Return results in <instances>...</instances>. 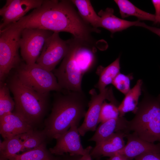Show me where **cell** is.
I'll list each match as a JSON object with an SVG mask.
<instances>
[{
  "mask_svg": "<svg viewBox=\"0 0 160 160\" xmlns=\"http://www.w3.org/2000/svg\"><path fill=\"white\" fill-rule=\"evenodd\" d=\"M71 1L44 0L41 6L16 23L5 28H38L71 34L73 37L89 43L92 33L98 32L81 18Z\"/></svg>",
  "mask_w": 160,
  "mask_h": 160,
  "instance_id": "obj_1",
  "label": "cell"
},
{
  "mask_svg": "<svg viewBox=\"0 0 160 160\" xmlns=\"http://www.w3.org/2000/svg\"><path fill=\"white\" fill-rule=\"evenodd\" d=\"M51 112L45 120L44 129L47 140L56 139L71 125H78L84 117L88 101L83 91L65 89L54 94Z\"/></svg>",
  "mask_w": 160,
  "mask_h": 160,
  "instance_id": "obj_2",
  "label": "cell"
},
{
  "mask_svg": "<svg viewBox=\"0 0 160 160\" xmlns=\"http://www.w3.org/2000/svg\"><path fill=\"white\" fill-rule=\"evenodd\" d=\"M6 81L13 96L15 107L13 112L33 128L41 123L49 110L50 92L40 93L27 87L19 80L14 70Z\"/></svg>",
  "mask_w": 160,
  "mask_h": 160,
  "instance_id": "obj_3",
  "label": "cell"
},
{
  "mask_svg": "<svg viewBox=\"0 0 160 160\" xmlns=\"http://www.w3.org/2000/svg\"><path fill=\"white\" fill-rule=\"evenodd\" d=\"M143 92L134 117L128 121V130L147 142L160 143V101L144 89Z\"/></svg>",
  "mask_w": 160,
  "mask_h": 160,
  "instance_id": "obj_4",
  "label": "cell"
},
{
  "mask_svg": "<svg viewBox=\"0 0 160 160\" xmlns=\"http://www.w3.org/2000/svg\"><path fill=\"white\" fill-rule=\"evenodd\" d=\"M13 70L23 84L39 93L60 92L63 89L53 73L36 63L27 64L23 60Z\"/></svg>",
  "mask_w": 160,
  "mask_h": 160,
  "instance_id": "obj_5",
  "label": "cell"
},
{
  "mask_svg": "<svg viewBox=\"0 0 160 160\" xmlns=\"http://www.w3.org/2000/svg\"><path fill=\"white\" fill-rule=\"evenodd\" d=\"M22 29L9 28L0 30V82H4L12 71L23 61L19 53Z\"/></svg>",
  "mask_w": 160,
  "mask_h": 160,
  "instance_id": "obj_6",
  "label": "cell"
},
{
  "mask_svg": "<svg viewBox=\"0 0 160 160\" xmlns=\"http://www.w3.org/2000/svg\"><path fill=\"white\" fill-rule=\"evenodd\" d=\"M69 48L66 55L58 68L52 72L58 82L63 89L82 92L81 83L83 74L79 68L75 58L76 39H69Z\"/></svg>",
  "mask_w": 160,
  "mask_h": 160,
  "instance_id": "obj_7",
  "label": "cell"
},
{
  "mask_svg": "<svg viewBox=\"0 0 160 160\" xmlns=\"http://www.w3.org/2000/svg\"><path fill=\"white\" fill-rule=\"evenodd\" d=\"M53 33L50 31L38 28L23 29L20 46L22 59L26 64L36 63L46 41Z\"/></svg>",
  "mask_w": 160,
  "mask_h": 160,
  "instance_id": "obj_8",
  "label": "cell"
},
{
  "mask_svg": "<svg viewBox=\"0 0 160 160\" xmlns=\"http://www.w3.org/2000/svg\"><path fill=\"white\" fill-rule=\"evenodd\" d=\"M89 93L91 95V98L88 103V108L84 116L83 123L78 128L79 132L81 136H84L89 131L96 130L99 123L101 106L105 100L117 106L119 105L114 96L111 87L106 88L99 94L97 93L95 89H92Z\"/></svg>",
  "mask_w": 160,
  "mask_h": 160,
  "instance_id": "obj_9",
  "label": "cell"
},
{
  "mask_svg": "<svg viewBox=\"0 0 160 160\" xmlns=\"http://www.w3.org/2000/svg\"><path fill=\"white\" fill-rule=\"evenodd\" d=\"M69 46V39L63 40L60 37L59 33L54 32L46 41L36 63L52 71L66 55Z\"/></svg>",
  "mask_w": 160,
  "mask_h": 160,
  "instance_id": "obj_10",
  "label": "cell"
},
{
  "mask_svg": "<svg viewBox=\"0 0 160 160\" xmlns=\"http://www.w3.org/2000/svg\"><path fill=\"white\" fill-rule=\"evenodd\" d=\"M43 0H6L4 5L0 9V15L2 17L0 30L18 21L30 10L41 6Z\"/></svg>",
  "mask_w": 160,
  "mask_h": 160,
  "instance_id": "obj_11",
  "label": "cell"
},
{
  "mask_svg": "<svg viewBox=\"0 0 160 160\" xmlns=\"http://www.w3.org/2000/svg\"><path fill=\"white\" fill-rule=\"evenodd\" d=\"M78 126L73 124L68 130L56 139L55 145L49 149L52 154L60 156L68 153L72 156L85 154L86 149L81 144Z\"/></svg>",
  "mask_w": 160,
  "mask_h": 160,
  "instance_id": "obj_12",
  "label": "cell"
},
{
  "mask_svg": "<svg viewBox=\"0 0 160 160\" xmlns=\"http://www.w3.org/2000/svg\"><path fill=\"white\" fill-rule=\"evenodd\" d=\"M127 140L124 147L117 153L132 160L144 153L160 152V143L154 144L147 142L140 138L135 133H129L125 137Z\"/></svg>",
  "mask_w": 160,
  "mask_h": 160,
  "instance_id": "obj_13",
  "label": "cell"
},
{
  "mask_svg": "<svg viewBox=\"0 0 160 160\" xmlns=\"http://www.w3.org/2000/svg\"><path fill=\"white\" fill-rule=\"evenodd\" d=\"M33 129L34 128L25 120L13 112L0 118V133L4 139Z\"/></svg>",
  "mask_w": 160,
  "mask_h": 160,
  "instance_id": "obj_14",
  "label": "cell"
},
{
  "mask_svg": "<svg viewBox=\"0 0 160 160\" xmlns=\"http://www.w3.org/2000/svg\"><path fill=\"white\" fill-rule=\"evenodd\" d=\"M127 134L122 132L113 134L92 148L90 152L91 157L99 160L102 157H110L115 154L124 147V138Z\"/></svg>",
  "mask_w": 160,
  "mask_h": 160,
  "instance_id": "obj_15",
  "label": "cell"
},
{
  "mask_svg": "<svg viewBox=\"0 0 160 160\" xmlns=\"http://www.w3.org/2000/svg\"><path fill=\"white\" fill-rule=\"evenodd\" d=\"M128 122L124 117L119 116L100 123L88 141L95 142L97 145L115 132H122L129 134L130 132L128 129Z\"/></svg>",
  "mask_w": 160,
  "mask_h": 160,
  "instance_id": "obj_16",
  "label": "cell"
},
{
  "mask_svg": "<svg viewBox=\"0 0 160 160\" xmlns=\"http://www.w3.org/2000/svg\"><path fill=\"white\" fill-rule=\"evenodd\" d=\"M98 15L100 17V27L107 30L112 34L132 26H138L140 22L139 20L130 21L120 18L114 15L113 9L109 7L104 10H101Z\"/></svg>",
  "mask_w": 160,
  "mask_h": 160,
  "instance_id": "obj_17",
  "label": "cell"
},
{
  "mask_svg": "<svg viewBox=\"0 0 160 160\" xmlns=\"http://www.w3.org/2000/svg\"><path fill=\"white\" fill-rule=\"evenodd\" d=\"M90 44H91L76 39L75 58L83 74L89 71L94 62V54L88 46Z\"/></svg>",
  "mask_w": 160,
  "mask_h": 160,
  "instance_id": "obj_18",
  "label": "cell"
},
{
  "mask_svg": "<svg viewBox=\"0 0 160 160\" xmlns=\"http://www.w3.org/2000/svg\"><path fill=\"white\" fill-rule=\"evenodd\" d=\"M143 83L142 80L139 79L133 88L125 95L118 107L119 117H124L129 112L135 113L138 108L139 98L141 94Z\"/></svg>",
  "mask_w": 160,
  "mask_h": 160,
  "instance_id": "obj_19",
  "label": "cell"
},
{
  "mask_svg": "<svg viewBox=\"0 0 160 160\" xmlns=\"http://www.w3.org/2000/svg\"><path fill=\"white\" fill-rule=\"evenodd\" d=\"M120 57L106 67L99 66L96 73L99 76L97 83L95 87L100 92L103 91L108 85L112 83L116 76L120 73Z\"/></svg>",
  "mask_w": 160,
  "mask_h": 160,
  "instance_id": "obj_20",
  "label": "cell"
},
{
  "mask_svg": "<svg viewBox=\"0 0 160 160\" xmlns=\"http://www.w3.org/2000/svg\"><path fill=\"white\" fill-rule=\"evenodd\" d=\"M118 6L121 16L122 18L130 16L137 17L138 20L156 21L155 14H153L141 10L127 0H115Z\"/></svg>",
  "mask_w": 160,
  "mask_h": 160,
  "instance_id": "obj_21",
  "label": "cell"
},
{
  "mask_svg": "<svg viewBox=\"0 0 160 160\" xmlns=\"http://www.w3.org/2000/svg\"><path fill=\"white\" fill-rule=\"evenodd\" d=\"M77 8L81 18L93 28L97 29L100 27V17L94 10L90 0H71Z\"/></svg>",
  "mask_w": 160,
  "mask_h": 160,
  "instance_id": "obj_22",
  "label": "cell"
},
{
  "mask_svg": "<svg viewBox=\"0 0 160 160\" xmlns=\"http://www.w3.org/2000/svg\"><path fill=\"white\" fill-rule=\"evenodd\" d=\"M21 135L4 139L2 142H0V159L12 160L17 153L23 150Z\"/></svg>",
  "mask_w": 160,
  "mask_h": 160,
  "instance_id": "obj_23",
  "label": "cell"
},
{
  "mask_svg": "<svg viewBox=\"0 0 160 160\" xmlns=\"http://www.w3.org/2000/svg\"><path fill=\"white\" fill-rule=\"evenodd\" d=\"M47 149L45 142L39 146L20 154L12 160H50L55 158Z\"/></svg>",
  "mask_w": 160,
  "mask_h": 160,
  "instance_id": "obj_24",
  "label": "cell"
},
{
  "mask_svg": "<svg viewBox=\"0 0 160 160\" xmlns=\"http://www.w3.org/2000/svg\"><path fill=\"white\" fill-rule=\"evenodd\" d=\"M23 150L34 148L45 142L47 136L44 129L41 130L33 129L28 132L21 134Z\"/></svg>",
  "mask_w": 160,
  "mask_h": 160,
  "instance_id": "obj_25",
  "label": "cell"
},
{
  "mask_svg": "<svg viewBox=\"0 0 160 160\" xmlns=\"http://www.w3.org/2000/svg\"><path fill=\"white\" fill-rule=\"evenodd\" d=\"M6 83L0 82V118L12 112L15 107L14 99Z\"/></svg>",
  "mask_w": 160,
  "mask_h": 160,
  "instance_id": "obj_26",
  "label": "cell"
},
{
  "mask_svg": "<svg viewBox=\"0 0 160 160\" xmlns=\"http://www.w3.org/2000/svg\"><path fill=\"white\" fill-rule=\"evenodd\" d=\"M118 106L105 100L103 103L100 113L99 123L105 122L110 119L119 116Z\"/></svg>",
  "mask_w": 160,
  "mask_h": 160,
  "instance_id": "obj_27",
  "label": "cell"
},
{
  "mask_svg": "<svg viewBox=\"0 0 160 160\" xmlns=\"http://www.w3.org/2000/svg\"><path fill=\"white\" fill-rule=\"evenodd\" d=\"M133 78L132 73L125 75L120 73L115 78L112 84L118 90L126 95L130 89V81Z\"/></svg>",
  "mask_w": 160,
  "mask_h": 160,
  "instance_id": "obj_28",
  "label": "cell"
},
{
  "mask_svg": "<svg viewBox=\"0 0 160 160\" xmlns=\"http://www.w3.org/2000/svg\"><path fill=\"white\" fill-rule=\"evenodd\" d=\"M135 160H160V152L144 153L135 158Z\"/></svg>",
  "mask_w": 160,
  "mask_h": 160,
  "instance_id": "obj_29",
  "label": "cell"
},
{
  "mask_svg": "<svg viewBox=\"0 0 160 160\" xmlns=\"http://www.w3.org/2000/svg\"><path fill=\"white\" fill-rule=\"evenodd\" d=\"M151 2L155 10L156 21L155 23L160 24V0H152Z\"/></svg>",
  "mask_w": 160,
  "mask_h": 160,
  "instance_id": "obj_30",
  "label": "cell"
},
{
  "mask_svg": "<svg viewBox=\"0 0 160 160\" xmlns=\"http://www.w3.org/2000/svg\"><path fill=\"white\" fill-rule=\"evenodd\" d=\"M139 26L146 28L151 32L155 33L160 37V28L151 26L147 25L145 23L140 22Z\"/></svg>",
  "mask_w": 160,
  "mask_h": 160,
  "instance_id": "obj_31",
  "label": "cell"
},
{
  "mask_svg": "<svg viewBox=\"0 0 160 160\" xmlns=\"http://www.w3.org/2000/svg\"><path fill=\"white\" fill-rule=\"evenodd\" d=\"M83 156L80 155H71L69 154L64 156L61 159H58V160H82Z\"/></svg>",
  "mask_w": 160,
  "mask_h": 160,
  "instance_id": "obj_32",
  "label": "cell"
},
{
  "mask_svg": "<svg viewBox=\"0 0 160 160\" xmlns=\"http://www.w3.org/2000/svg\"><path fill=\"white\" fill-rule=\"evenodd\" d=\"M121 155L117 153H116L109 157V158L108 160H121Z\"/></svg>",
  "mask_w": 160,
  "mask_h": 160,
  "instance_id": "obj_33",
  "label": "cell"
},
{
  "mask_svg": "<svg viewBox=\"0 0 160 160\" xmlns=\"http://www.w3.org/2000/svg\"><path fill=\"white\" fill-rule=\"evenodd\" d=\"M121 160H128L126 157H124L123 156H121Z\"/></svg>",
  "mask_w": 160,
  "mask_h": 160,
  "instance_id": "obj_34",
  "label": "cell"
},
{
  "mask_svg": "<svg viewBox=\"0 0 160 160\" xmlns=\"http://www.w3.org/2000/svg\"><path fill=\"white\" fill-rule=\"evenodd\" d=\"M158 99L160 101V94H159L158 96L157 97Z\"/></svg>",
  "mask_w": 160,
  "mask_h": 160,
  "instance_id": "obj_35",
  "label": "cell"
},
{
  "mask_svg": "<svg viewBox=\"0 0 160 160\" xmlns=\"http://www.w3.org/2000/svg\"><path fill=\"white\" fill-rule=\"evenodd\" d=\"M58 159L59 158H55V159H53L50 160H58Z\"/></svg>",
  "mask_w": 160,
  "mask_h": 160,
  "instance_id": "obj_36",
  "label": "cell"
},
{
  "mask_svg": "<svg viewBox=\"0 0 160 160\" xmlns=\"http://www.w3.org/2000/svg\"><path fill=\"white\" fill-rule=\"evenodd\" d=\"M0 160H1V159H0Z\"/></svg>",
  "mask_w": 160,
  "mask_h": 160,
  "instance_id": "obj_37",
  "label": "cell"
}]
</instances>
